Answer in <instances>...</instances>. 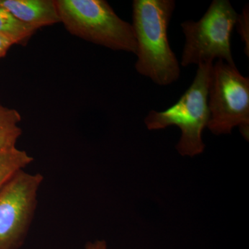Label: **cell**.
<instances>
[{
	"label": "cell",
	"mask_w": 249,
	"mask_h": 249,
	"mask_svg": "<svg viewBox=\"0 0 249 249\" xmlns=\"http://www.w3.org/2000/svg\"><path fill=\"white\" fill-rule=\"evenodd\" d=\"M133 27L137 44L135 68L160 86L171 85L181 74L179 62L168 38L175 9L174 0H134Z\"/></svg>",
	"instance_id": "cell-1"
},
{
	"label": "cell",
	"mask_w": 249,
	"mask_h": 249,
	"mask_svg": "<svg viewBox=\"0 0 249 249\" xmlns=\"http://www.w3.org/2000/svg\"><path fill=\"white\" fill-rule=\"evenodd\" d=\"M67 31L96 45L136 54L132 24L121 19L104 0H55Z\"/></svg>",
	"instance_id": "cell-2"
},
{
	"label": "cell",
	"mask_w": 249,
	"mask_h": 249,
	"mask_svg": "<svg viewBox=\"0 0 249 249\" xmlns=\"http://www.w3.org/2000/svg\"><path fill=\"white\" fill-rule=\"evenodd\" d=\"M213 65V62L198 65L193 83L178 102L165 111H150L145 117L149 130L172 125L181 129V138L176 146L181 155L194 157L204 151L202 133L210 120L208 93Z\"/></svg>",
	"instance_id": "cell-3"
},
{
	"label": "cell",
	"mask_w": 249,
	"mask_h": 249,
	"mask_svg": "<svg viewBox=\"0 0 249 249\" xmlns=\"http://www.w3.org/2000/svg\"><path fill=\"white\" fill-rule=\"evenodd\" d=\"M237 16L230 1L214 0L199 21L181 23L186 38L181 66L213 62L215 58L235 66L231 38Z\"/></svg>",
	"instance_id": "cell-4"
},
{
	"label": "cell",
	"mask_w": 249,
	"mask_h": 249,
	"mask_svg": "<svg viewBox=\"0 0 249 249\" xmlns=\"http://www.w3.org/2000/svg\"><path fill=\"white\" fill-rule=\"evenodd\" d=\"M207 127L212 133H231L239 127L247 141L249 132V78L242 76L236 66L222 60L213 65L210 78Z\"/></svg>",
	"instance_id": "cell-5"
},
{
	"label": "cell",
	"mask_w": 249,
	"mask_h": 249,
	"mask_svg": "<svg viewBox=\"0 0 249 249\" xmlns=\"http://www.w3.org/2000/svg\"><path fill=\"white\" fill-rule=\"evenodd\" d=\"M44 178L19 170L0 190V249H19L25 240Z\"/></svg>",
	"instance_id": "cell-6"
},
{
	"label": "cell",
	"mask_w": 249,
	"mask_h": 249,
	"mask_svg": "<svg viewBox=\"0 0 249 249\" xmlns=\"http://www.w3.org/2000/svg\"><path fill=\"white\" fill-rule=\"evenodd\" d=\"M0 5L36 31L60 22L55 0H0Z\"/></svg>",
	"instance_id": "cell-7"
},
{
	"label": "cell",
	"mask_w": 249,
	"mask_h": 249,
	"mask_svg": "<svg viewBox=\"0 0 249 249\" xmlns=\"http://www.w3.org/2000/svg\"><path fill=\"white\" fill-rule=\"evenodd\" d=\"M21 121L19 111L4 106L0 98V152L16 147L18 139L22 134L19 126Z\"/></svg>",
	"instance_id": "cell-8"
},
{
	"label": "cell",
	"mask_w": 249,
	"mask_h": 249,
	"mask_svg": "<svg viewBox=\"0 0 249 249\" xmlns=\"http://www.w3.org/2000/svg\"><path fill=\"white\" fill-rule=\"evenodd\" d=\"M36 32L0 5V35L11 39L15 45H24Z\"/></svg>",
	"instance_id": "cell-9"
},
{
	"label": "cell",
	"mask_w": 249,
	"mask_h": 249,
	"mask_svg": "<svg viewBox=\"0 0 249 249\" xmlns=\"http://www.w3.org/2000/svg\"><path fill=\"white\" fill-rule=\"evenodd\" d=\"M34 161V157L17 147L0 152V190L19 170Z\"/></svg>",
	"instance_id": "cell-10"
},
{
	"label": "cell",
	"mask_w": 249,
	"mask_h": 249,
	"mask_svg": "<svg viewBox=\"0 0 249 249\" xmlns=\"http://www.w3.org/2000/svg\"><path fill=\"white\" fill-rule=\"evenodd\" d=\"M237 30L241 36L242 42L245 43V52L246 55H249V5H246L242 10V14L237 16Z\"/></svg>",
	"instance_id": "cell-11"
},
{
	"label": "cell",
	"mask_w": 249,
	"mask_h": 249,
	"mask_svg": "<svg viewBox=\"0 0 249 249\" xmlns=\"http://www.w3.org/2000/svg\"><path fill=\"white\" fill-rule=\"evenodd\" d=\"M14 45V42L11 39L0 35V59L4 58L11 47Z\"/></svg>",
	"instance_id": "cell-12"
},
{
	"label": "cell",
	"mask_w": 249,
	"mask_h": 249,
	"mask_svg": "<svg viewBox=\"0 0 249 249\" xmlns=\"http://www.w3.org/2000/svg\"><path fill=\"white\" fill-rule=\"evenodd\" d=\"M85 249H107V243L104 240H96L88 242Z\"/></svg>",
	"instance_id": "cell-13"
}]
</instances>
